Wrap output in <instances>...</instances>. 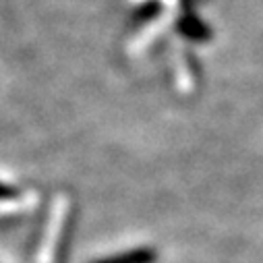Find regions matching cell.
Segmentation results:
<instances>
[{"mask_svg": "<svg viewBox=\"0 0 263 263\" xmlns=\"http://www.w3.org/2000/svg\"><path fill=\"white\" fill-rule=\"evenodd\" d=\"M93 263H156V251L147 247H139L133 251H126L108 259H98Z\"/></svg>", "mask_w": 263, "mask_h": 263, "instance_id": "1", "label": "cell"}]
</instances>
